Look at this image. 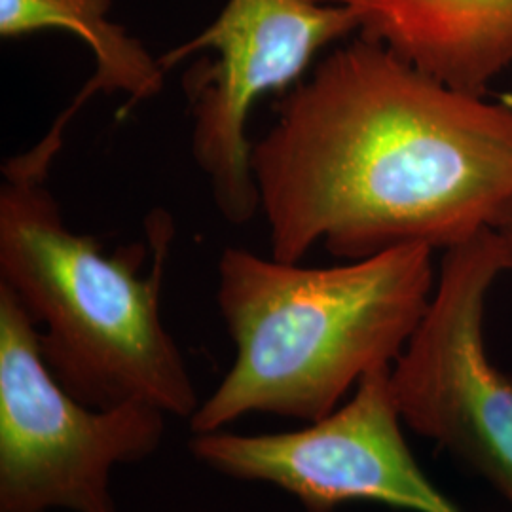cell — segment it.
I'll list each match as a JSON object with an SVG mask.
<instances>
[{"mask_svg": "<svg viewBox=\"0 0 512 512\" xmlns=\"http://www.w3.org/2000/svg\"><path fill=\"white\" fill-rule=\"evenodd\" d=\"M357 14L374 38L421 71L484 95L512 67V0H313Z\"/></svg>", "mask_w": 512, "mask_h": 512, "instance_id": "cell-8", "label": "cell"}, {"mask_svg": "<svg viewBox=\"0 0 512 512\" xmlns=\"http://www.w3.org/2000/svg\"><path fill=\"white\" fill-rule=\"evenodd\" d=\"M272 258L452 249L512 209V101L463 92L365 37L327 55L251 148Z\"/></svg>", "mask_w": 512, "mask_h": 512, "instance_id": "cell-1", "label": "cell"}, {"mask_svg": "<svg viewBox=\"0 0 512 512\" xmlns=\"http://www.w3.org/2000/svg\"><path fill=\"white\" fill-rule=\"evenodd\" d=\"M505 272H512V209L494 228Z\"/></svg>", "mask_w": 512, "mask_h": 512, "instance_id": "cell-10", "label": "cell"}, {"mask_svg": "<svg viewBox=\"0 0 512 512\" xmlns=\"http://www.w3.org/2000/svg\"><path fill=\"white\" fill-rule=\"evenodd\" d=\"M505 272L494 230L444 251L418 329L391 366L403 423L494 486L512 509V380L484 344L486 296Z\"/></svg>", "mask_w": 512, "mask_h": 512, "instance_id": "cell-6", "label": "cell"}, {"mask_svg": "<svg viewBox=\"0 0 512 512\" xmlns=\"http://www.w3.org/2000/svg\"><path fill=\"white\" fill-rule=\"evenodd\" d=\"M110 6L112 0H0V37L63 29L82 38L95 57L92 78L50 129L55 137H63L71 118L95 93H124V112L164 90L160 57H152L141 40L110 21Z\"/></svg>", "mask_w": 512, "mask_h": 512, "instance_id": "cell-9", "label": "cell"}, {"mask_svg": "<svg viewBox=\"0 0 512 512\" xmlns=\"http://www.w3.org/2000/svg\"><path fill=\"white\" fill-rule=\"evenodd\" d=\"M391 366L378 368L329 416L293 431L192 433L188 450L209 471L268 484L306 512L380 503L410 512H465L421 471L404 439Z\"/></svg>", "mask_w": 512, "mask_h": 512, "instance_id": "cell-7", "label": "cell"}, {"mask_svg": "<svg viewBox=\"0 0 512 512\" xmlns=\"http://www.w3.org/2000/svg\"><path fill=\"white\" fill-rule=\"evenodd\" d=\"M361 31L355 12L313 0H226L219 18L160 57L165 73L190 55L213 52L184 74L194 129L192 154L226 222L260 211L247 122L256 101L302 82L332 42Z\"/></svg>", "mask_w": 512, "mask_h": 512, "instance_id": "cell-5", "label": "cell"}, {"mask_svg": "<svg viewBox=\"0 0 512 512\" xmlns=\"http://www.w3.org/2000/svg\"><path fill=\"white\" fill-rule=\"evenodd\" d=\"M50 167L29 152L2 165L0 283L33 319L57 382L80 403L150 404L190 421L202 399L162 315L173 219L150 213L154 258L141 274L148 243L107 253L65 224L46 188Z\"/></svg>", "mask_w": 512, "mask_h": 512, "instance_id": "cell-3", "label": "cell"}, {"mask_svg": "<svg viewBox=\"0 0 512 512\" xmlns=\"http://www.w3.org/2000/svg\"><path fill=\"white\" fill-rule=\"evenodd\" d=\"M167 418L150 404L80 403L0 283V512H120L112 475L160 450Z\"/></svg>", "mask_w": 512, "mask_h": 512, "instance_id": "cell-4", "label": "cell"}, {"mask_svg": "<svg viewBox=\"0 0 512 512\" xmlns=\"http://www.w3.org/2000/svg\"><path fill=\"white\" fill-rule=\"evenodd\" d=\"M433 249L404 245L329 268L226 247L217 306L232 366L188 425L228 429L249 414L311 423L366 374L395 365L435 291Z\"/></svg>", "mask_w": 512, "mask_h": 512, "instance_id": "cell-2", "label": "cell"}]
</instances>
